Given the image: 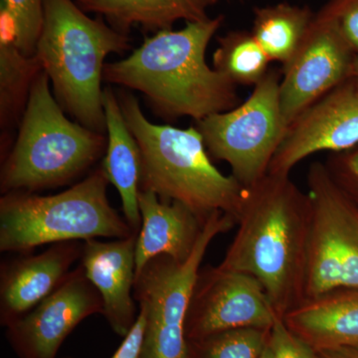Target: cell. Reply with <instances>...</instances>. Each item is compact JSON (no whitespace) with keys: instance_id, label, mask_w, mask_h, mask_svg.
I'll use <instances>...</instances> for the list:
<instances>
[{"instance_id":"1","label":"cell","mask_w":358,"mask_h":358,"mask_svg":"<svg viewBox=\"0 0 358 358\" xmlns=\"http://www.w3.org/2000/svg\"><path fill=\"white\" fill-rule=\"evenodd\" d=\"M312 202L289 176L267 173L245 187L237 233L219 267L262 285L279 317L306 300Z\"/></svg>"},{"instance_id":"2","label":"cell","mask_w":358,"mask_h":358,"mask_svg":"<svg viewBox=\"0 0 358 358\" xmlns=\"http://www.w3.org/2000/svg\"><path fill=\"white\" fill-rule=\"evenodd\" d=\"M223 20L218 15L157 32L128 57L106 63L103 80L140 92L166 121L189 117L197 122L234 109L241 103L236 85L206 62Z\"/></svg>"},{"instance_id":"3","label":"cell","mask_w":358,"mask_h":358,"mask_svg":"<svg viewBox=\"0 0 358 358\" xmlns=\"http://www.w3.org/2000/svg\"><path fill=\"white\" fill-rule=\"evenodd\" d=\"M119 101L141 150V190L185 205L202 223L216 212L233 216L237 222L245 187L212 164L196 127L154 124L145 117L136 96L122 93Z\"/></svg>"},{"instance_id":"4","label":"cell","mask_w":358,"mask_h":358,"mask_svg":"<svg viewBox=\"0 0 358 358\" xmlns=\"http://www.w3.org/2000/svg\"><path fill=\"white\" fill-rule=\"evenodd\" d=\"M128 34L74 0H43V23L34 57L48 75L59 105L76 122L105 134L102 80L108 55L131 50Z\"/></svg>"},{"instance_id":"5","label":"cell","mask_w":358,"mask_h":358,"mask_svg":"<svg viewBox=\"0 0 358 358\" xmlns=\"http://www.w3.org/2000/svg\"><path fill=\"white\" fill-rule=\"evenodd\" d=\"M49 83L44 71L33 82L17 138L2 159L3 194L69 185L106 152L105 134L68 119Z\"/></svg>"},{"instance_id":"6","label":"cell","mask_w":358,"mask_h":358,"mask_svg":"<svg viewBox=\"0 0 358 358\" xmlns=\"http://www.w3.org/2000/svg\"><path fill=\"white\" fill-rule=\"evenodd\" d=\"M109 183L101 166L57 194L6 193L0 199V251L30 254L42 245L131 236L134 231L110 203Z\"/></svg>"},{"instance_id":"7","label":"cell","mask_w":358,"mask_h":358,"mask_svg":"<svg viewBox=\"0 0 358 358\" xmlns=\"http://www.w3.org/2000/svg\"><path fill=\"white\" fill-rule=\"evenodd\" d=\"M236 223L233 216L216 212L186 260L155 257L136 273L134 298L147 320L143 358H187L186 317L202 261L211 242Z\"/></svg>"},{"instance_id":"8","label":"cell","mask_w":358,"mask_h":358,"mask_svg":"<svg viewBox=\"0 0 358 358\" xmlns=\"http://www.w3.org/2000/svg\"><path fill=\"white\" fill-rule=\"evenodd\" d=\"M282 73L268 70L245 102L196 122L210 157L229 164L244 187L268 173L288 131L280 98Z\"/></svg>"},{"instance_id":"9","label":"cell","mask_w":358,"mask_h":358,"mask_svg":"<svg viewBox=\"0 0 358 358\" xmlns=\"http://www.w3.org/2000/svg\"><path fill=\"white\" fill-rule=\"evenodd\" d=\"M312 220L308 245L306 300L339 289H358V226L355 207L326 164L307 173Z\"/></svg>"},{"instance_id":"10","label":"cell","mask_w":358,"mask_h":358,"mask_svg":"<svg viewBox=\"0 0 358 358\" xmlns=\"http://www.w3.org/2000/svg\"><path fill=\"white\" fill-rule=\"evenodd\" d=\"M278 317L261 282L219 266L200 268L185 322L187 341L239 329L270 331Z\"/></svg>"},{"instance_id":"11","label":"cell","mask_w":358,"mask_h":358,"mask_svg":"<svg viewBox=\"0 0 358 358\" xmlns=\"http://www.w3.org/2000/svg\"><path fill=\"white\" fill-rule=\"evenodd\" d=\"M353 53L336 21L315 14L293 57L281 70L280 98L288 126L348 79Z\"/></svg>"},{"instance_id":"12","label":"cell","mask_w":358,"mask_h":358,"mask_svg":"<svg viewBox=\"0 0 358 358\" xmlns=\"http://www.w3.org/2000/svg\"><path fill=\"white\" fill-rule=\"evenodd\" d=\"M103 312L102 296L79 264L54 293L6 327V338L20 358H56L80 322Z\"/></svg>"},{"instance_id":"13","label":"cell","mask_w":358,"mask_h":358,"mask_svg":"<svg viewBox=\"0 0 358 358\" xmlns=\"http://www.w3.org/2000/svg\"><path fill=\"white\" fill-rule=\"evenodd\" d=\"M358 145V90L348 78L301 113L288 128L268 173L289 176L320 152H341Z\"/></svg>"},{"instance_id":"14","label":"cell","mask_w":358,"mask_h":358,"mask_svg":"<svg viewBox=\"0 0 358 358\" xmlns=\"http://www.w3.org/2000/svg\"><path fill=\"white\" fill-rule=\"evenodd\" d=\"M83 242L52 244L37 255L20 254L0 266V322L8 327L66 281L80 260Z\"/></svg>"},{"instance_id":"15","label":"cell","mask_w":358,"mask_h":358,"mask_svg":"<svg viewBox=\"0 0 358 358\" xmlns=\"http://www.w3.org/2000/svg\"><path fill=\"white\" fill-rule=\"evenodd\" d=\"M136 240L138 233L112 241L87 240L80 258L85 274L102 296L103 317L122 338L138 317L134 298Z\"/></svg>"},{"instance_id":"16","label":"cell","mask_w":358,"mask_h":358,"mask_svg":"<svg viewBox=\"0 0 358 358\" xmlns=\"http://www.w3.org/2000/svg\"><path fill=\"white\" fill-rule=\"evenodd\" d=\"M141 229L136 247V275L155 257L185 261L195 248L205 223L185 205L164 201L155 193L141 190Z\"/></svg>"},{"instance_id":"17","label":"cell","mask_w":358,"mask_h":358,"mask_svg":"<svg viewBox=\"0 0 358 358\" xmlns=\"http://www.w3.org/2000/svg\"><path fill=\"white\" fill-rule=\"evenodd\" d=\"M282 319L313 350L358 346V289L307 299Z\"/></svg>"},{"instance_id":"18","label":"cell","mask_w":358,"mask_h":358,"mask_svg":"<svg viewBox=\"0 0 358 358\" xmlns=\"http://www.w3.org/2000/svg\"><path fill=\"white\" fill-rule=\"evenodd\" d=\"M103 106L108 136L107 148L101 166L110 185L120 193L124 219L131 230L138 233L141 226L138 205L141 173L140 148L124 121L119 98L110 88L103 89Z\"/></svg>"},{"instance_id":"19","label":"cell","mask_w":358,"mask_h":358,"mask_svg":"<svg viewBox=\"0 0 358 358\" xmlns=\"http://www.w3.org/2000/svg\"><path fill=\"white\" fill-rule=\"evenodd\" d=\"M87 13L101 16L117 31L131 27L145 31L173 29L179 20L199 22L210 18L208 11L218 0H74Z\"/></svg>"},{"instance_id":"20","label":"cell","mask_w":358,"mask_h":358,"mask_svg":"<svg viewBox=\"0 0 358 358\" xmlns=\"http://www.w3.org/2000/svg\"><path fill=\"white\" fill-rule=\"evenodd\" d=\"M315 17L308 6L282 3L254 10L252 34L272 61L287 64Z\"/></svg>"},{"instance_id":"21","label":"cell","mask_w":358,"mask_h":358,"mask_svg":"<svg viewBox=\"0 0 358 358\" xmlns=\"http://www.w3.org/2000/svg\"><path fill=\"white\" fill-rule=\"evenodd\" d=\"M42 67L15 44L0 43V119L1 128L13 126L24 113L30 90Z\"/></svg>"},{"instance_id":"22","label":"cell","mask_w":358,"mask_h":358,"mask_svg":"<svg viewBox=\"0 0 358 358\" xmlns=\"http://www.w3.org/2000/svg\"><path fill=\"white\" fill-rule=\"evenodd\" d=\"M217 43L213 68L236 86L255 87L268 72L270 58L252 32L231 31Z\"/></svg>"},{"instance_id":"23","label":"cell","mask_w":358,"mask_h":358,"mask_svg":"<svg viewBox=\"0 0 358 358\" xmlns=\"http://www.w3.org/2000/svg\"><path fill=\"white\" fill-rule=\"evenodd\" d=\"M270 331L232 329L187 341V358H260L268 345Z\"/></svg>"},{"instance_id":"24","label":"cell","mask_w":358,"mask_h":358,"mask_svg":"<svg viewBox=\"0 0 358 358\" xmlns=\"http://www.w3.org/2000/svg\"><path fill=\"white\" fill-rule=\"evenodd\" d=\"M18 27L16 46L28 57L34 56L43 23V0H2Z\"/></svg>"},{"instance_id":"25","label":"cell","mask_w":358,"mask_h":358,"mask_svg":"<svg viewBox=\"0 0 358 358\" xmlns=\"http://www.w3.org/2000/svg\"><path fill=\"white\" fill-rule=\"evenodd\" d=\"M268 345L274 358H315V350L292 333L282 317L271 329Z\"/></svg>"},{"instance_id":"26","label":"cell","mask_w":358,"mask_h":358,"mask_svg":"<svg viewBox=\"0 0 358 358\" xmlns=\"http://www.w3.org/2000/svg\"><path fill=\"white\" fill-rule=\"evenodd\" d=\"M319 13L336 21L353 51L358 54V0H331Z\"/></svg>"},{"instance_id":"27","label":"cell","mask_w":358,"mask_h":358,"mask_svg":"<svg viewBox=\"0 0 358 358\" xmlns=\"http://www.w3.org/2000/svg\"><path fill=\"white\" fill-rule=\"evenodd\" d=\"M326 166L341 192L358 196V150L345 155L336 152L327 160Z\"/></svg>"},{"instance_id":"28","label":"cell","mask_w":358,"mask_h":358,"mask_svg":"<svg viewBox=\"0 0 358 358\" xmlns=\"http://www.w3.org/2000/svg\"><path fill=\"white\" fill-rule=\"evenodd\" d=\"M145 327H147L145 315L143 310H140L133 327L124 336L122 345L110 358H143Z\"/></svg>"},{"instance_id":"29","label":"cell","mask_w":358,"mask_h":358,"mask_svg":"<svg viewBox=\"0 0 358 358\" xmlns=\"http://www.w3.org/2000/svg\"><path fill=\"white\" fill-rule=\"evenodd\" d=\"M315 358H358V346L315 350Z\"/></svg>"},{"instance_id":"30","label":"cell","mask_w":358,"mask_h":358,"mask_svg":"<svg viewBox=\"0 0 358 358\" xmlns=\"http://www.w3.org/2000/svg\"><path fill=\"white\" fill-rule=\"evenodd\" d=\"M355 83V87L358 90V56L353 60L352 67H350V74L348 77Z\"/></svg>"},{"instance_id":"31","label":"cell","mask_w":358,"mask_h":358,"mask_svg":"<svg viewBox=\"0 0 358 358\" xmlns=\"http://www.w3.org/2000/svg\"><path fill=\"white\" fill-rule=\"evenodd\" d=\"M260 358H274V357H273L272 350H271L270 346H268V345L266 346V348L264 350L262 355H261Z\"/></svg>"}]
</instances>
